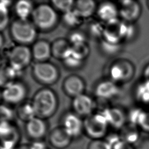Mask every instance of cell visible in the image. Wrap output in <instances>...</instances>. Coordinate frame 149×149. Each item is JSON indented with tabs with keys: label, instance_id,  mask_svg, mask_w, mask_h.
<instances>
[{
	"label": "cell",
	"instance_id": "cell-39",
	"mask_svg": "<svg viewBox=\"0 0 149 149\" xmlns=\"http://www.w3.org/2000/svg\"><path fill=\"white\" fill-rule=\"evenodd\" d=\"M31 149H48L46 143L43 140L32 141V143L30 144Z\"/></svg>",
	"mask_w": 149,
	"mask_h": 149
},
{
	"label": "cell",
	"instance_id": "cell-27",
	"mask_svg": "<svg viewBox=\"0 0 149 149\" xmlns=\"http://www.w3.org/2000/svg\"><path fill=\"white\" fill-rule=\"evenodd\" d=\"M12 1H0V32L6 29L9 24V7Z\"/></svg>",
	"mask_w": 149,
	"mask_h": 149
},
{
	"label": "cell",
	"instance_id": "cell-15",
	"mask_svg": "<svg viewBox=\"0 0 149 149\" xmlns=\"http://www.w3.org/2000/svg\"><path fill=\"white\" fill-rule=\"evenodd\" d=\"M94 94L102 100H111L119 93V87L117 83L111 80H103L98 82L94 88Z\"/></svg>",
	"mask_w": 149,
	"mask_h": 149
},
{
	"label": "cell",
	"instance_id": "cell-25",
	"mask_svg": "<svg viewBox=\"0 0 149 149\" xmlns=\"http://www.w3.org/2000/svg\"><path fill=\"white\" fill-rule=\"evenodd\" d=\"M70 48L71 45L68 40L58 38L51 44L52 56L56 58L62 59Z\"/></svg>",
	"mask_w": 149,
	"mask_h": 149
},
{
	"label": "cell",
	"instance_id": "cell-32",
	"mask_svg": "<svg viewBox=\"0 0 149 149\" xmlns=\"http://www.w3.org/2000/svg\"><path fill=\"white\" fill-rule=\"evenodd\" d=\"M122 44H115L101 39L100 48L102 51L108 55H113L119 52Z\"/></svg>",
	"mask_w": 149,
	"mask_h": 149
},
{
	"label": "cell",
	"instance_id": "cell-12",
	"mask_svg": "<svg viewBox=\"0 0 149 149\" xmlns=\"http://www.w3.org/2000/svg\"><path fill=\"white\" fill-rule=\"evenodd\" d=\"M25 131L32 141L43 140L47 134L48 125L44 119L36 116L26 122Z\"/></svg>",
	"mask_w": 149,
	"mask_h": 149
},
{
	"label": "cell",
	"instance_id": "cell-2",
	"mask_svg": "<svg viewBox=\"0 0 149 149\" xmlns=\"http://www.w3.org/2000/svg\"><path fill=\"white\" fill-rule=\"evenodd\" d=\"M11 37L19 45H28L33 43L37 36V28L28 20L17 19L10 26Z\"/></svg>",
	"mask_w": 149,
	"mask_h": 149
},
{
	"label": "cell",
	"instance_id": "cell-30",
	"mask_svg": "<svg viewBox=\"0 0 149 149\" xmlns=\"http://www.w3.org/2000/svg\"><path fill=\"white\" fill-rule=\"evenodd\" d=\"M68 41L71 46L78 45L87 43V36L86 34L82 31L74 30L69 34Z\"/></svg>",
	"mask_w": 149,
	"mask_h": 149
},
{
	"label": "cell",
	"instance_id": "cell-26",
	"mask_svg": "<svg viewBox=\"0 0 149 149\" xmlns=\"http://www.w3.org/2000/svg\"><path fill=\"white\" fill-rule=\"evenodd\" d=\"M17 114L21 120L26 122L37 116L31 102L23 103L20 105L17 111Z\"/></svg>",
	"mask_w": 149,
	"mask_h": 149
},
{
	"label": "cell",
	"instance_id": "cell-44",
	"mask_svg": "<svg viewBox=\"0 0 149 149\" xmlns=\"http://www.w3.org/2000/svg\"><path fill=\"white\" fill-rule=\"evenodd\" d=\"M147 6H148V8L149 9V0L147 1Z\"/></svg>",
	"mask_w": 149,
	"mask_h": 149
},
{
	"label": "cell",
	"instance_id": "cell-17",
	"mask_svg": "<svg viewBox=\"0 0 149 149\" xmlns=\"http://www.w3.org/2000/svg\"><path fill=\"white\" fill-rule=\"evenodd\" d=\"M96 13L99 19L107 23L119 18L118 5L111 1H104L97 5Z\"/></svg>",
	"mask_w": 149,
	"mask_h": 149
},
{
	"label": "cell",
	"instance_id": "cell-43",
	"mask_svg": "<svg viewBox=\"0 0 149 149\" xmlns=\"http://www.w3.org/2000/svg\"><path fill=\"white\" fill-rule=\"evenodd\" d=\"M2 92L0 91V105L1 104V101H2Z\"/></svg>",
	"mask_w": 149,
	"mask_h": 149
},
{
	"label": "cell",
	"instance_id": "cell-14",
	"mask_svg": "<svg viewBox=\"0 0 149 149\" xmlns=\"http://www.w3.org/2000/svg\"><path fill=\"white\" fill-rule=\"evenodd\" d=\"M48 141L55 149H66L70 146L73 139L61 126L51 130L48 135Z\"/></svg>",
	"mask_w": 149,
	"mask_h": 149
},
{
	"label": "cell",
	"instance_id": "cell-45",
	"mask_svg": "<svg viewBox=\"0 0 149 149\" xmlns=\"http://www.w3.org/2000/svg\"><path fill=\"white\" fill-rule=\"evenodd\" d=\"M1 66H2L1 65V58H0V68H1Z\"/></svg>",
	"mask_w": 149,
	"mask_h": 149
},
{
	"label": "cell",
	"instance_id": "cell-1",
	"mask_svg": "<svg viewBox=\"0 0 149 149\" xmlns=\"http://www.w3.org/2000/svg\"><path fill=\"white\" fill-rule=\"evenodd\" d=\"M31 103L37 117L47 119L56 112L58 100L56 93L48 88H42L34 94Z\"/></svg>",
	"mask_w": 149,
	"mask_h": 149
},
{
	"label": "cell",
	"instance_id": "cell-9",
	"mask_svg": "<svg viewBox=\"0 0 149 149\" xmlns=\"http://www.w3.org/2000/svg\"><path fill=\"white\" fill-rule=\"evenodd\" d=\"M27 93L26 86L22 82L15 81L3 88L2 100L9 104H17L24 101Z\"/></svg>",
	"mask_w": 149,
	"mask_h": 149
},
{
	"label": "cell",
	"instance_id": "cell-31",
	"mask_svg": "<svg viewBox=\"0 0 149 149\" xmlns=\"http://www.w3.org/2000/svg\"><path fill=\"white\" fill-rule=\"evenodd\" d=\"M74 2L73 0H54L51 3L56 10L64 13L73 9Z\"/></svg>",
	"mask_w": 149,
	"mask_h": 149
},
{
	"label": "cell",
	"instance_id": "cell-4",
	"mask_svg": "<svg viewBox=\"0 0 149 149\" xmlns=\"http://www.w3.org/2000/svg\"><path fill=\"white\" fill-rule=\"evenodd\" d=\"M136 72L134 65L130 60L120 58L116 59L109 65L108 70L109 78L115 83H124L130 81Z\"/></svg>",
	"mask_w": 149,
	"mask_h": 149
},
{
	"label": "cell",
	"instance_id": "cell-42",
	"mask_svg": "<svg viewBox=\"0 0 149 149\" xmlns=\"http://www.w3.org/2000/svg\"><path fill=\"white\" fill-rule=\"evenodd\" d=\"M3 43H4V38H3V36H2V34L0 32V49L3 46Z\"/></svg>",
	"mask_w": 149,
	"mask_h": 149
},
{
	"label": "cell",
	"instance_id": "cell-7",
	"mask_svg": "<svg viewBox=\"0 0 149 149\" xmlns=\"http://www.w3.org/2000/svg\"><path fill=\"white\" fill-rule=\"evenodd\" d=\"M32 73L38 82L46 85L55 83L59 77L57 67L48 61L36 62L33 66Z\"/></svg>",
	"mask_w": 149,
	"mask_h": 149
},
{
	"label": "cell",
	"instance_id": "cell-22",
	"mask_svg": "<svg viewBox=\"0 0 149 149\" xmlns=\"http://www.w3.org/2000/svg\"><path fill=\"white\" fill-rule=\"evenodd\" d=\"M21 72L13 68L10 65H2L0 68V87L4 88L15 81V79Z\"/></svg>",
	"mask_w": 149,
	"mask_h": 149
},
{
	"label": "cell",
	"instance_id": "cell-18",
	"mask_svg": "<svg viewBox=\"0 0 149 149\" xmlns=\"http://www.w3.org/2000/svg\"><path fill=\"white\" fill-rule=\"evenodd\" d=\"M63 88L66 94L74 98L84 93L85 83L81 77L72 74L65 79Z\"/></svg>",
	"mask_w": 149,
	"mask_h": 149
},
{
	"label": "cell",
	"instance_id": "cell-19",
	"mask_svg": "<svg viewBox=\"0 0 149 149\" xmlns=\"http://www.w3.org/2000/svg\"><path fill=\"white\" fill-rule=\"evenodd\" d=\"M31 50L33 58L37 62L48 61L52 56L51 44L46 40H40L36 41Z\"/></svg>",
	"mask_w": 149,
	"mask_h": 149
},
{
	"label": "cell",
	"instance_id": "cell-21",
	"mask_svg": "<svg viewBox=\"0 0 149 149\" xmlns=\"http://www.w3.org/2000/svg\"><path fill=\"white\" fill-rule=\"evenodd\" d=\"M97 5L93 0H79L74 2L73 9L81 19L90 17L96 13Z\"/></svg>",
	"mask_w": 149,
	"mask_h": 149
},
{
	"label": "cell",
	"instance_id": "cell-33",
	"mask_svg": "<svg viewBox=\"0 0 149 149\" xmlns=\"http://www.w3.org/2000/svg\"><path fill=\"white\" fill-rule=\"evenodd\" d=\"M104 29V24L99 22L94 21L90 23L88 27V31L91 36L94 38H102Z\"/></svg>",
	"mask_w": 149,
	"mask_h": 149
},
{
	"label": "cell",
	"instance_id": "cell-28",
	"mask_svg": "<svg viewBox=\"0 0 149 149\" xmlns=\"http://www.w3.org/2000/svg\"><path fill=\"white\" fill-rule=\"evenodd\" d=\"M65 66L68 68L75 69L82 66L84 61L78 56L72 49V48L66 53L62 59Z\"/></svg>",
	"mask_w": 149,
	"mask_h": 149
},
{
	"label": "cell",
	"instance_id": "cell-8",
	"mask_svg": "<svg viewBox=\"0 0 149 149\" xmlns=\"http://www.w3.org/2000/svg\"><path fill=\"white\" fill-rule=\"evenodd\" d=\"M33 59L31 50L27 45H17L13 47L8 54L9 65L22 72Z\"/></svg>",
	"mask_w": 149,
	"mask_h": 149
},
{
	"label": "cell",
	"instance_id": "cell-34",
	"mask_svg": "<svg viewBox=\"0 0 149 149\" xmlns=\"http://www.w3.org/2000/svg\"><path fill=\"white\" fill-rule=\"evenodd\" d=\"M140 130L149 133V111H142L137 124Z\"/></svg>",
	"mask_w": 149,
	"mask_h": 149
},
{
	"label": "cell",
	"instance_id": "cell-23",
	"mask_svg": "<svg viewBox=\"0 0 149 149\" xmlns=\"http://www.w3.org/2000/svg\"><path fill=\"white\" fill-rule=\"evenodd\" d=\"M134 95L140 104L149 105V80L143 79L138 82L134 89Z\"/></svg>",
	"mask_w": 149,
	"mask_h": 149
},
{
	"label": "cell",
	"instance_id": "cell-10",
	"mask_svg": "<svg viewBox=\"0 0 149 149\" xmlns=\"http://www.w3.org/2000/svg\"><path fill=\"white\" fill-rule=\"evenodd\" d=\"M119 17L126 23H133L141 14V5L136 1L122 0L118 5Z\"/></svg>",
	"mask_w": 149,
	"mask_h": 149
},
{
	"label": "cell",
	"instance_id": "cell-38",
	"mask_svg": "<svg viewBox=\"0 0 149 149\" xmlns=\"http://www.w3.org/2000/svg\"><path fill=\"white\" fill-rule=\"evenodd\" d=\"M112 149H135V148L133 145L120 140L112 146Z\"/></svg>",
	"mask_w": 149,
	"mask_h": 149
},
{
	"label": "cell",
	"instance_id": "cell-16",
	"mask_svg": "<svg viewBox=\"0 0 149 149\" xmlns=\"http://www.w3.org/2000/svg\"><path fill=\"white\" fill-rule=\"evenodd\" d=\"M100 112L105 118L109 126L116 130H119L127 123L125 113L119 108L108 107Z\"/></svg>",
	"mask_w": 149,
	"mask_h": 149
},
{
	"label": "cell",
	"instance_id": "cell-11",
	"mask_svg": "<svg viewBox=\"0 0 149 149\" xmlns=\"http://www.w3.org/2000/svg\"><path fill=\"white\" fill-rule=\"evenodd\" d=\"M61 126L73 140L84 133V121L74 112L68 113L63 117Z\"/></svg>",
	"mask_w": 149,
	"mask_h": 149
},
{
	"label": "cell",
	"instance_id": "cell-37",
	"mask_svg": "<svg viewBox=\"0 0 149 149\" xmlns=\"http://www.w3.org/2000/svg\"><path fill=\"white\" fill-rule=\"evenodd\" d=\"M14 117V111L11 108L4 104L0 105V119L10 122Z\"/></svg>",
	"mask_w": 149,
	"mask_h": 149
},
{
	"label": "cell",
	"instance_id": "cell-24",
	"mask_svg": "<svg viewBox=\"0 0 149 149\" xmlns=\"http://www.w3.org/2000/svg\"><path fill=\"white\" fill-rule=\"evenodd\" d=\"M14 9L17 19L28 20V18L31 16L34 8L31 1L20 0L15 3Z\"/></svg>",
	"mask_w": 149,
	"mask_h": 149
},
{
	"label": "cell",
	"instance_id": "cell-36",
	"mask_svg": "<svg viewBox=\"0 0 149 149\" xmlns=\"http://www.w3.org/2000/svg\"><path fill=\"white\" fill-rule=\"evenodd\" d=\"M71 48L72 51L83 61H84L89 55L90 48L87 43L75 46H71Z\"/></svg>",
	"mask_w": 149,
	"mask_h": 149
},
{
	"label": "cell",
	"instance_id": "cell-41",
	"mask_svg": "<svg viewBox=\"0 0 149 149\" xmlns=\"http://www.w3.org/2000/svg\"><path fill=\"white\" fill-rule=\"evenodd\" d=\"M15 149H31L30 144H19Z\"/></svg>",
	"mask_w": 149,
	"mask_h": 149
},
{
	"label": "cell",
	"instance_id": "cell-20",
	"mask_svg": "<svg viewBox=\"0 0 149 149\" xmlns=\"http://www.w3.org/2000/svg\"><path fill=\"white\" fill-rule=\"evenodd\" d=\"M140 130L137 125L127 122L118 133L121 140L133 145L140 139Z\"/></svg>",
	"mask_w": 149,
	"mask_h": 149
},
{
	"label": "cell",
	"instance_id": "cell-6",
	"mask_svg": "<svg viewBox=\"0 0 149 149\" xmlns=\"http://www.w3.org/2000/svg\"><path fill=\"white\" fill-rule=\"evenodd\" d=\"M127 23L119 18L104 24L102 40L115 44H122L126 41Z\"/></svg>",
	"mask_w": 149,
	"mask_h": 149
},
{
	"label": "cell",
	"instance_id": "cell-40",
	"mask_svg": "<svg viewBox=\"0 0 149 149\" xmlns=\"http://www.w3.org/2000/svg\"><path fill=\"white\" fill-rule=\"evenodd\" d=\"M143 79L149 80V63L147 64L143 70Z\"/></svg>",
	"mask_w": 149,
	"mask_h": 149
},
{
	"label": "cell",
	"instance_id": "cell-46",
	"mask_svg": "<svg viewBox=\"0 0 149 149\" xmlns=\"http://www.w3.org/2000/svg\"><path fill=\"white\" fill-rule=\"evenodd\" d=\"M48 149H49V148H48Z\"/></svg>",
	"mask_w": 149,
	"mask_h": 149
},
{
	"label": "cell",
	"instance_id": "cell-29",
	"mask_svg": "<svg viewBox=\"0 0 149 149\" xmlns=\"http://www.w3.org/2000/svg\"><path fill=\"white\" fill-rule=\"evenodd\" d=\"M81 19L80 16L74 9L63 13L62 17L63 23L66 26L70 28L78 26L80 24Z\"/></svg>",
	"mask_w": 149,
	"mask_h": 149
},
{
	"label": "cell",
	"instance_id": "cell-13",
	"mask_svg": "<svg viewBox=\"0 0 149 149\" xmlns=\"http://www.w3.org/2000/svg\"><path fill=\"white\" fill-rule=\"evenodd\" d=\"M72 107L75 113L85 118L93 113L95 104L90 95L83 93L73 98Z\"/></svg>",
	"mask_w": 149,
	"mask_h": 149
},
{
	"label": "cell",
	"instance_id": "cell-5",
	"mask_svg": "<svg viewBox=\"0 0 149 149\" xmlns=\"http://www.w3.org/2000/svg\"><path fill=\"white\" fill-rule=\"evenodd\" d=\"M84 133L91 140L104 139L108 133V123L100 112L84 118Z\"/></svg>",
	"mask_w": 149,
	"mask_h": 149
},
{
	"label": "cell",
	"instance_id": "cell-35",
	"mask_svg": "<svg viewBox=\"0 0 149 149\" xmlns=\"http://www.w3.org/2000/svg\"><path fill=\"white\" fill-rule=\"evenodd\" d=\"M87 149H112V147L104 139H102L91 140L87 144Z\"/></svg>",
	"mask_w": 149,
	"mask_h": 149
},
{
	"label": "cell",
	"instance_id": "cell-3",
	"mask_svg": "<svg viewBox=\"0 0 149 149\" xmlns=\"http://www.w3.org/2000/svg\"><path fill=\"white\" fill-rule=\"evenodd\" d=\"M33 23L43 31L51 30L56 25L58 16L56 10L50 5L42 3L34 8L31 15Z\"/></svg>",
	"mask_w": 149,
	"mask_h": 149
}]
</instances>
